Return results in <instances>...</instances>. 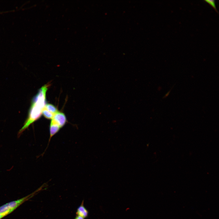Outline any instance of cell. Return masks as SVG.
<instances>
[{"label":"cell","mask_w":219,"mask_h":219,"mask_svg":"<svg viewBox=\"0 0 219 219\" xmlns=\"http://www.w3.org/2000/svg\"><path fill=\"white\" fill-rule=\"evenodd\" d=\"M5 215H4L2 214H1L0 213V219H2V218H3V217H5Z\"/></svg>","instance_id":"cell-11"},{"label":"cell","mask_w":219,"mask_h":219,"mask_svg":"<svg viewBox=\"0 0 219 219\" xmlns=\"http://www.w3.org/2000/svg\"><path fill=\"white\" fill-rule=\"evenodd\" d=\"M61 128L65 124L67 119L65 115L62 113L57 112L51 119Z\"/></svg>","instance_id":"cell-3"},{"label":"cell","mask_w":219,"mask_h":219,"mask_svg":"<svg viewBox=\"0 0 219 219\" xmlns=\"http://www.w3.org/2000/svg\"><path fill=\"white\" fill-rule=\"evenodd\" d=\"M163 97V98H165L169 96V94L170 92L171 91L172 89V88Z\"/></svg>","instance_id":"cell-9"},{"label":"cell","mask_w":219,"mask_h":219,"mask_svg":"<svg viewBox=\"0 0 219 219\" xmlns=\"http://www.w3.org/2000/svg\"><path fill=\"white\" fill-rule=\"evenodd\" d=\"M41 189H39L31 194L19 199L7 203L0 207V213L5 216L9 214L25 202L29 200Z\"/></svg>","instance_id":"cell-2"},{"label":"cell","mask_w":219,"mask_h":219,"mask_svg":"<svg viewBox=\"0 0 219 219\" xmlns=\"http://www.w3.org/2000/svg\"><path fill=\"white\" fill-rule=\"evenodd\" d=\"M44 107L48 111L54 115L58 112L56 108L53 105L50 104H46Z\"/></svg>","instance_id":"cell-6"},{"label":"cell","mask_w":219,"mask_h":219,"mask_svg":"<svg viewBox=\"0 0 219 219\" xmlns=\"http://www.w3.org/2000/svg\"><path fill=\"white\" fill-rule=\"evenodd\" d=\"M204 1L209 4L211 6L213 7V8L215 10V11L217 12L218 13V11L217 9L216 6L215 0H204Z\"/></svg>","instance_id":"cell-8"},{"label":"cell","mask_w":219,"mask_h":219,"mask_svg":"<svg viewBox=\"0 0 219 219\" xmlns=\"http://www.w3.org/2000/svg\"><path fill=\"white\" fill-rule=\"evenodd\" d=\"M60 127L52 120H51L50 125V137L49 141L51 138L56 134L60 130Z\"/></svg>","instance_id":"cell-5"},{"label":"cell","mask_w":219,"mask_h":219,"mask_svg":"<svg viewBox=\"0 0 219 219\" xmlns=\"http://www.w3.org/2000/svg\"><path fill=\"white\" fill-rule=\"evenodd\" d=\"M42 114L46 118L49 119H52L54 115V114L48 111L44 107L42 111Z\"/></svg>","instance_id":"cell-7"},{"label":"cell","mask_w":219,"mask_h":219,"mask_svg":"<svg viewBox=\"0 0 219 219\" xmlns=\"http://www.w3.org/2000/svg\"><path fill=\"white\" fill-rule=\"evenodd\" d=\"M48 86V85H46L42 87L33 98L28 117L19 131L18 136H20L31 124L41 117L43 109L46 104V93Z\"/></svg>","instance_id":"cell-1"},{"label":"cell","mask_w":219,"mask_h":219,"mask_svg":"<svg viewBox=\"0 0 219 219\" xmlns=\"http://www.w3.org/2000/svg\"><path fill=\"white\" fill-rule=\"evenodd\" d=\"M74 219H84V218L80 216L76 215Z\"/></svg>","instance_id":"cell-10"},{"label":"cell","mask_w":219,"mask_h":219,"mask_svg":"<svg viewBox=\"0 0 219 219\" xmlns=\"http://www.w3.org/2000/svg\"><path fill=\"white\" fill-rule=\"evenodd\" d=\"M76 214V215L80 216L84 219L88 217L89 211L84 206V200H82L80 205L77 208Z\"/></svg>","instance_id":"cell-4"}]
</instances>
